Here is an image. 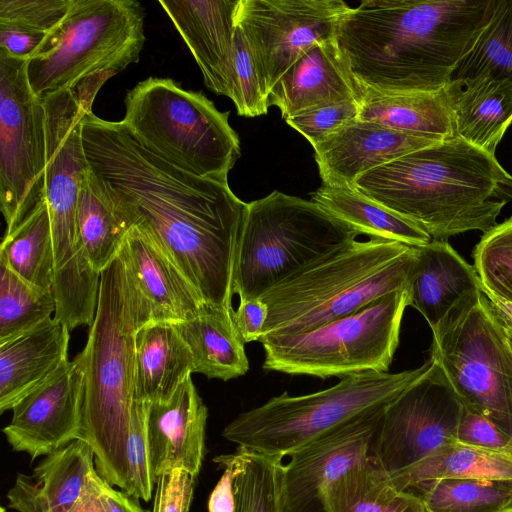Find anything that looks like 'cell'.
Wrapping results in <instances>:
<instances>
[{"label":"cell","mask_w":512,"mask_h":512,"mask_svg":"<svg viewBox=\"0 0 512 512\" xmlns=\"http://www.w3.org/2000/svg\"><path fill=\"white\" fill-rule=\"evenodd\" d=\"M100 497L106 512H149L142 509L138 500L127 495L122 490H117L103 479L98 477Z\"/></svg>","instance_id":"obj_48"},{"label":"cell","mask_w":512,"mask_h":512,"mask_svg":"<svg viewBox=\"0 0 512 512\" xmlns=\"http://www.w3.org/2000/svg\"><path fill=\"white\" fill-rule=\"evenodd\" d=\"M53 290L37 288L0 261V343L55 315Z\"/></svg>","instance_id":"obj_38"},{"label":"cell","mask_w":512,"mask_h":512,"mask_svg":"<svg viewBox=\"0 0 512 512\" xmlns=\"http://www.w3.org/2000/svg\"><path fill=\"white\" fill-rule=\"evenodd\" d=\"M407 306V289L393 291L308 332L265 336L262 368L320 379L388 372Z\"/></svg>","instance_id":"obj_10"},{"label":"cell","mask_w":512,"mask_h":512,"mask_svg":"<svg viewBox=\"0 0 512 512\" xmlns=\"http://www.w3.org/2000/svg\"><path fill=\"white\" fill-rule=\"evenodd\" d=\"M476 77L512 80V0H494L484 29L449 81Z\"/></svg>","instance_id":"obj_36"},{"label":"cell","mask_w":512,"mask_h":512,"mask_svg":"<svg viewBox=\"0 0 512 512\" xmlns=\"http://www.w3.org/2000/svg\"><path fill=\"white\" fill-rule=\"evenodd\" d=\"M473 259L482 289L512 303V217L483 234Z\"/></svg>","instance_id":"obj_39"},{"label":"cell","mask_w":512,"mask_h":512,"mask_svg":"<svg viewBox=\"0 0 512 512\" xmlns=\"http://www.w3.org/2000/svg\"><path fill=\"white\" fill-rule=\"evenodd\" d=\"M385 406L353 418L289 455L281 473L285 512H310L329 484L370 458Z\"/></svg>","instance_id":"obj_17"},{"label":"cell","mask_w":512,"mask_h":512,"mask_svg":"<svg viewBox=\"0 0 512 512\" xmlns=\"http://www.w3.org/2000/svg\"><path fill=\"white\" fill-rule=\"evenodd\" d=\"M430 364L429 358L412 370L347 376L332 387L306 395L284 392L240 413L225 426L222 436L258 454L289 456L353 418L388 404Z\"/></svg>","instance_id":"obj_7"},{"label":"cell","mask_w":512,"mask_h":512,"mask_svg":"<svg viewBox=\"0 0 512 512\" xmlns=\"http://www.w3.org/2000/svg\"><path fill=\"white\" fill-rule=\"evenodd\" d=\"M0 261L29 284L53 290L54 252L46 199L15 230L4 234Z\"/></svg>","instance_id":"obj_34"},{"label":"cell","mask_w":512,"mask_h":512,"mask_svg":"<svg viewBox=\"0 0 512 512\" xmlns=\"http://www.w3.org/2000/svg\"><path fill=\"white\" fill-rule=\"evenodd\" d=\"M456 442L494 450L512 447V437L482 414L464 407Z\"/></svg>","instance_id":"obj_45"},{"label":"cell","mask_w":512,"mask_h":512,"mask_svg":"<svg viewBox=\"0 0 512 512\" xmlns=\"http://www.w3.org/2000/svg\"><path fill=\"white\" fill-rule=\"evenodd\" d=\"M91 168L176 262L202 299L232 310L236 253L248 203L228 182L179 169L141 146L122 121L88 111L82 122Z\"/></svg>","instance_id":"obj_1"},{"label":"cell","mask_w":512,"mask_h":512,"mask_svg":"<svg viewBox=\"0 0 512 512\" xmlns=\"http://www.w3.org/2000/svg\"><path fill=\"white\" fill-rule=\"evenodd\" d=\"M359 100V84L334 39L312 45L269 93V105L278 107L284 120L319 106Z\"/></svg>","instance_id":"obj_22"},{"label":"cell","mask_w":512,"mask_h":512,"mask_svg":"<svg viewBox=\"0 0 512 512\" xmlns=\"http://www.w3.org/2000/svg\"><path fill=\"white\" fill-rule=\"evenodd\" d=\"M389 478L401 491L440 479L512 481V447L494 450L453 442Z\"/></svg>","instance_id":"obj_31"},{"label":"cell","mask_w":512,"mask_h":512,"mask_svg":"<svg viewBox=\"0 0 512 512\" xmlns=\"http://www.w3.org/2000/svg\"><path fill=\"white\" fill-rule=\"evenodd\" d=\"M122 121L133 138L166 162L199 177L228 182L240 157V141L201 91L171 78L149 77L130 89Z\"/></svg>","instance_id":"obj_6"},{"label":"cell","mask_w":512,"mask_h":512,"mask_svg":"<svg viewBox=\"0 0 512 512\" xmlns=\"http://www.w3.org/2000/svg\"><path fill=\"white\" fill-rule=\"evenodd\" d=\"M83 397L81 351L12 408L11 422L2 430L7 442L33 461L81 439Z\"/></svg>","instance_id":"obj_16"},{"label":"cell","mask_w":512,"mask_h":512,"mask_svg":"<svg viewBox=\"0 0 512 512\" xmlns=\"http://www.w3.org/2000/svg\"><path fill=\"white\" fill-rule=\"evenodd\" d=\"M415 248L407 284L408 306L418 310L432 329L460 300L481 290V284L474 265L447 241L431 240Z\"/></svg>","instance_id":"obj_25"},{"label":"cell","mask_w":512,"mask_h":512,"mask_svg":"<svg viewBox=\"0 0 512 512\" xmlns=\"http://www.w3.org/2000/svg\"><path fill=\"white\" fill-rule=\"evenodd\" d=\"M482 291L485 294V296L489 299L491 304L512 322V303L504 301L490 294L489 292L484 291L483 289Z\"/></svg>","instance_id":"obj_50"},{"label":"cell","mask_w":512,"mask_h":512,"mask_svg":"<svg viewBox=\"0 0 512 512\" xmlns=\"http://www.w3.org/2000/svg\"><path fill=\"white\" fill-rule=\"evenodd\" d=\"M355 189L447 241L496 225L512 200V175L495 155L455 136L364 173Z\"/></svg>","instance_id":"obj_3"},{"label":"cell","mask_w":512,"mask_h":512,"mask_svg":"<svg viewBox=\"0 0 512 512\" xmlns=\"http://www.w3.org/2000/svg\"><path fill=\"white\" fill-rule=\"evenodd\" d=\"M319 504L324 512H426L415 493L397 489L370 458L329 484Z\"/></svg>","instance_id":"obj_33"},{"label":"cell","mask_w":512,"mask_h":512,"mask_svg":"<svg viewBox=\"0 0 512 512\" xmlns=\"http://www.w3.org/2000/svg\"><path fill=\"white\" fill-rule=\"evenodd\" d=\"M69 328L55 316L0 343V412L12 408L68 361Z\"/></svg>","instance_id":"obj_24"},{"label":"cell","mask_w":512,"mask_h":512,"mask_svg":"<svg viewBox=\"0 0 512 512\" xmlns=\"http://www.w3.org/2000/svg\"><path fill=\"white\" fill-rule=\"evenodd\" d=\"M229 98L237 113L244 117L265 115L270 107L266 92L249 45L236 25L233 51V70Z\"/></svg>","instance_id":"obj_40"},{"label":"cell","mask_w":512,"mask_h":512,"mask_svg":"<svg viewBox=\"0 0 512 512\" xmlns=\"http://www.w3.org/2000/svg\"><path fill=\"white\" fill-rule=\"evenodd\" d=\"M192 373L191 351L174 323L152 320L137 330L133 400H166Z\"/></svg>","instance_id":"obj_27"},{"label":"cell","mask_w":512,"mask_h":512,"mask_svg":"<svg viewBox=\"0 0 512 512\" xmlns=\"http://www.w3.org/2000/svg\"><path fill=\"white\" fill-rule=\"evenodd\" d=\"M431 330L430 358L463 406L512 437V349L482 287Z\"/></svg>","instance_id":"obj_11"},{"label":"cell","mask_w":512,"mask_h":512,"mask_svg":"<svg viewBox=\"0 0 512 512\" xmlns=\"http://www.w3.org/2000/svg\"><path fill=\"white\" fill-rule=\"evenodd\" d=\"M411 492L426 512H499L512 507V481L440 479Z\"/></svg>","instance_id":"obj_37"},{"label":"cell","mask_w":512,"mask_h":512,"mask_svg":"<svg viewBox=\"0 0 512 512\" xmlns=\"http://www.w3.org/2000/svg\"><path fill=\"white\" fill-rule=\"evenodd\" d=\"M463 409L442 368L431 359L428 369L386 404L370 459L387 476L410 468L456 442Z\"/></svg>","instance_id":"obj_14"},{"label":"cell","mask_w":512,"mask_h":512,"mask_svg":"<svg viewBox=\"0 0 512 512\" xmlns=\"http://www.w3.org/2000/svg\"><path fill=\"white\" fill-rule=\"evenodd\" d=\"M95 470L91 446L77 439L47 455L32 474L19 473L7 492L8 507L18 512H70Z\"/></svg>","instance_id":"obj_23"},{"label":"cell","mask_w":512,"mask_h":512,"mask_svg":"<svg viewBox=\"0 0 512 512\" xmlns=\"http://www.w3.org/2000/svg\"><path fill=\"white\" fill-rule=\"evenodd\" d=\"M0 512H6V509L4 507H1Z\"/></svg>","instance_id":"obj_53"},{"label":"cell","mask_w":512,"mask_h":512,"mask_svg":"<svg viewBox=\"0 0 512 512\" xmlns=\"http://www.w3.org/2000/svg\"><path fill=\"white\" fill-rule=\"evenodd\" d=\"M239 0H159L198 64L204 84L229 98Z\"/></svg>","instance_id":"obj_20"},{"label":"cell","mask_w":512,"mask_h":512,"mask_svg":"<svg viewBox=\"0 0 512 512\" xmlns=\"http://www.w3.org/2000/svg\"><path fill=\"white\" fill-rule=\"evenodd\" d=\"M98 477L96 469L90 473L80 498L70 512H106L100 497Z\"/></svg>","instance_id":"obj_49"},{"label":"cell","mask_w":512,"mask_h":512,"mask_svg":"<svg viewBox=\"0 0 512 512\" xmlns=\"http://www.w3.org/2000/svg\"><path fill=\"white\" fill-rule=\"evenodd\" d=\"M360 234L312 200L273 191L248 203L233 290L240 301L274 285Z\"/></svg>","instance_id":"obj_8"},{"label":"cell","mask_w":512,"mask_h":512,"mask_svg":"<svg viewBox=\"0 0 512 512\" xmlns=\"http://www.w3.org/2000/svg\"><path fill=\"white\" fill-rule=\"evenodd\" d=\"M73 0H0V25L46 37L59 25Z\"/></svg>","instance_id":"obj_42"},{"label":"cell","mask_w":512,"mask_h":512,"mask_svg":"<svg viewBox=\"0 0 512 512\" xmlns=\"http://www.w3.org/2000/svg\"><path fill=\"white\" fill-rule=\"evenodd\" d=\"M456 137L495 155L512 123V80H450L443 88Z\"/></svg>","instance_id":"obj_26"},{"label":"cell","mask_w":512,"mask_h":512,"mask_svg":"<svg viewBox=\"0 0 512 512\" xmlns=\"http://www.w3.org/2000/svg\"><path fill=\"white\" fill-rule=\"evenodd\" d=\"M415 258V247L391 240L340 245L259 297L268 310L261 338L308 332L407 289Z\"/></svg>","instance_id":"obj_5"},{"label":"cell","mask_w":512,"mask_h":512,"mask_svg":"<svg viewBox=\"0 0 512 512\" xmlns=\"http://www.w3.org/2000/svg\"><path fill=\"white\" fill-rule=\"evenodd\" d=\"M359 103L344 101L309 109L286 119V123L303 135L312 146L359 116Z\"/></svg>","instance_id":"obj_43"},{"label":"cell","mask_w":512,"mask_h":512,"mask_svg":"<svg viewBox=\"0 0 512 512\" xmlns=\"http://www.w3.org/2000/svg\"><path fill=\"white\" fill-rule=\"evenodd\" d=\"M267 306L259 298L239 301L236 310L231 313L234 327L244 344L261 339L267 319Z\"/></svg>","instance_id":"obj_46"},{"label":"cell","mask_w":512,"mask_h":512,"mask_svg":"<svg viewBox=\"0 0 512 512\" xmlns=\"http://www.w3.org/2000/svg\"><path fill=\"white\" fill-rule=\"evenodd\" d=\"M494 0H363L334 41L351 75L380 93L439 91L484 29Z\"/></svg>","instance_id":"obj_2"},{"label":"cell","mask_w":512,"mask_h":512,"mask_svg":"<svg viewBox=\"0 0 512 512\" xmlns=\"http://www.w3.org/2000/svg\"><path fill=\"white\" fill-rule=\"evenodd\" d=\"M208 410L188 376L166 400L149 402L147 435L155 478L172 468L198 477L205 456Z\"/></svg>","instance_id":"obj_19"},{"label":"cell","mask_w":512,"mask_h":512,"mask_svg":"<svg viewBox=\"0 0 512 512\" xmlns=\"http://www.w3.org/2000/svg\"><path fill=\"white\" fill-rule=\"evenodd\" d=\"M499 512H512V507L506 508V509L501 510Z\"/></svg>","instance_id":"obj_52"},{"label":"cell","mask_w":512,"mask_h":512,"mask_svg":"<svg viewBox=\"0 0 512 512\" xmlns=\"http://www.w3.org/2000/svg\"><path fill=\"white\" fill-rule=\"evenodd\" d=\"M311 200L360 235L396 241L411 247L429 243L432 238L418 225L398 215L355 188L322 184Z\"/></svg>","instance_id":"obj_32"},{"label":"cell","mask_w":512,"mask_h":512,"mask_svg":"<svg viewBox=\"0 0 512 512\" xmlns=\"http://www.w3.org/2000/svg\"><path fill=\"white\" fill-rule=\"evenodd\" d=\"M359 89L358 119L435 141L455 137L443 89L380 93L360 84Z\"/></svg>","instance_id":"obj_29"},{"label":"cell","mask_w":512,"mask_h":512,"mask_svg":"<svg viewBox=\"0 0 512 512\" xmlns=\"http://www.w3.org/2000/svg\"><path fill=\"white\" fill-rule=\"evenodd\" d=\"M76 215L84 254L101 273L119 255L133 222L115 190L91 167L80 188Z\"/></svg>","instance_id":"obj_28"},{"label":"cell","mask_w":512,"mask_h":512,"mask_svg":"<svg viewBox=\"0 0 512 512\" xmlns=\"http://www.w3.org/2000/svg\"><path fill=\"white\" fill-rule=\"evenodd\" d=\"M490 304H491V302H490ZM491 306L496 314V317H497V319L503 329V332L507 338V341L512 349V322L503 313H501L499 310H497L492 304H491Z\"/></svg>","instance_id":"obj_51"},{"label":"cell","mask_w":512,"mask_h":512,"mask_svg":"<svg viewBox=\"0 0 512 512\" xmlns=\"http://www.w3.org/2000/svg\"><path fill=\"white\" fill-rule=\"evenodd\" d=\"M437 142L357 119L312 147L322 184L355 188L364 173Z\"/></svg>","instance_id":"obj_18"},{"label":"cell","mask_w":512,"mask_h":512,"mask_svg":"<svg viewBox=\"0 0 512 512\" xmlns=\"http://www.w3.org/2000/svg\"><path fill=\"white\" fill-rule=\"evenodd\" d=\"M232 311L205 303L194 318L174 323L191 351L194 373L223 381L247 373L245 344L234 327Z\"/></svg>","instance_id":"obj_30"},{"label":"cell","mask_w":512,"mask_h":512,"mask_svg":"<svg viewBox=\"0 0 512 512\" xmlns=\"http://www.w3.org/2000/svg\"><path fill=\"white\" fill-rule=\"evenodd\" d=\"M342 0H239L236 25L269 93L312 45L335 38L349 10Z\"/></svg>","instance_id":"obj_15"},{"label":"cell","mask_w":512,"mask_h":512,"mask_svg":"<svg viewBox=\"0 0 512 512\" xmlns=\"http://www.w3.org/2000/svg\"><path fill=\"white\" fill-rule=\"evenodd\" d=\"M145 11L135 0H73L59 25L27 61L40 99L137 63L145 43Z\"/></svg>","instance_id":"obj_9"},{"label":"cell","mask_w":512,"mask_h":512,"mask_svg":"<svg viewBox=\"0 0 512 512\" xmlns=\"http://www.w3.org/2000/svg\"><path fill=\"white\" fill-rule=\"evenodd\" d=\"M147 401L133 400L130 414L129 436L127 440L128 473L123 490L127 495L139 500L150 501L155 489L147 435Z\"/></svg>","instance_id":"obj_41"},{"label":"cell","mask_w":512,"mask_h":512,"mask_svg":"<svg viewBox=\"0 0 512 512\" xmlns=\"http://www.w3.org/2000/svg\"><path fill=\"white\" fill-rule=\"evenodd\" d=\"M27 61L0 50V208L5 234L45 198L46 115L27 77Z\"/></svg>","instance_id":"obj_13"},{"label":"cell","mask_w":512,"mask_h":512,"mask_svg":"<svg viewBox=\"0 0 512 512\" xmlns=\"http://www.w3.org/2000/svg\"><path fill=\"white\" fill-rule=\"evenodd\" d=\"M150 309L118 255L101 273L97 308L84 355L82 440L94 451L97 473L124 490L135 334L152 321Z\"/></svg>","instance_id":"obj_4"},{"label":"cell","mask_w":512,"mask_h":512,"mask_svg":"<svg viewBox=\"0 0 512 512\" xmlns=\"http://www.w3.org/2000/svg\"><path fill=\"white\" fill-rule=\"evenodd\" d=\"M110 78L95 76L42 99L46 115L45 198L48 204L55 269L79 270L86 263L77 225V200L90 169L82 122Z\"/></svg>","instance_id":"obj_12"},{"label":"cell","mask_w":512,"mask_h":512,"mask_svg":"<svg viewBox=\"0 0 512 512\" xmlns=\"http://www.w3.org/2000/svg\"><path fill=\"white\" fill-rule=\"evenodd\" d=\"M197 477L172 468L156 478L152 512H189Z\"/></svg>","instance_id":"obj_44"},{"label":"cell","mask_w":512,"mask_h":512,"mask_svg":"<svg viewBox=\"0 0 512 512\" xmlns=\"http://www.w3.org/2000/svg\"><path fill=\"white\" fill-rule=\"evenodd\" d=\"M282 459L239 447L233 454L213 459L233 469L235 512H285L281 497Z\"/></svg>","instance_id":"obj_35"},{"label":"cell","mask_w":512,"mask_h":512,"mask_svg":"<svg viewBox=\"0 0 512 512\" xmlns=\"http://www.w3.org/2000/svg\"><path fill=\"white\" fill-rule=\"evenodd\" d=\"M217 464L223 469V474L210 493L208 512H235L233 469L226 463Z\"/></svg>","instance_id":"obj_47"},{"label":"cell","mask_w":512,"mask_h":512,"mask_svg":"<svg viewBox=\"0 0 512 512\" xmlns=\"http://www.w3.org/2000/svg\"><path fill=\"white\" fill-rule=\"evenodd\" d=\"M119 255L154 321L192 319L206 303L176 262L141 226L133 224Z\"/></svg>","instance_id":"obj_21"}]
</instances>
